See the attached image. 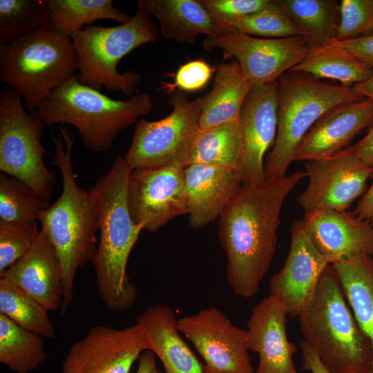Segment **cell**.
<instances>
[{"label": "cell", "mask_w": 373, "mask_h": 373, "mask_svg": "<svg viewBox=\"0 0 373 373\" xmlns=\"http://www.w3.org/2000/svg\"><path fill=\"white\" fill-rule=\"evenodd\" d=\"M306 177L304 171L242 185L218 220V239L227 257V279L234 294L254 296L277 247V232L287 195Z\"/></svg>", "instance_id": "6da1fadb"}, {"label": "cell", "mask_w": 373, "mask_h": 373, "mask_svg": "<svg viewBox=\"0 0 373 373\" xmlns=\"http://www.w3.org/2000/svg\"><path fill=\"white\" fill-rule=\"evenodd\" d=\"M138 9L153 15L166 39L193 44L202 34H222L200 0H138Z\"/></svg>", "instance_id": "cb8c5ba5"}, {"label": "cell", "mask_w": 373, "mask_h": 373, "mask_svg": "<svg viewBox=\"0 0 373 373\" xmlns=\"http://www.w3.org/2000/svg\"><path fill=\"white\" fill-rule=\"evenodd\" d=\"M186 163L133 170L127 186V203L132 220L144 230L155 232L170 220L188 213L184 183Z\"/></svg>", "instance_id": "4fadbf2b"}, {"label": "cell", "mask_w": 373, "mask_h": 373, "mask_svg": "<svg viewBox=\"0 0 373 373\" xmlns=\"http://www.w3.org/2000/svg\"><path fill=\"white\" fill-rule=\"evenodd\" d=\"M48 310L4 278L0 279V313L42 338H53Z\"/></svg>", "instance_id": "1f68e13d"}, {"label": "cell", "mask_w": 373, "mask_h": 373, "mask_svg": "<svg viewBox=\"0 0 373 373\" xmlns=\"http://www.w3.org/2000/svg\"><path fill=\"white\" fill-rule=\"evenodd\" d=\"M336 41L373 35V0H342Z\"/></svg>", "instance_id": "8d00e7d4"}, {"label": "cell", "mask_w": 373, "mask_h": 373, "mask_svg": "<svg viewBox=\"0 0 373 373\" xmlns=\"http://www.w3.org/2000/svg\"><path fill=\"white\" fill-rule=\"evenodd\" d=\"M222 34L242 17L264 7L269 0H200Z\"/></svg>", "instance_id": "74e56055"}, {"label": "cell", "mask_w": 373, "mask_h": 373, "mask_svg": "<svg viewBox=\"0 0 373 373\" xmlns=\"http://www.w3.org/2000/svg\"><path fill=\"white\" fill-rule=\"evenodd\" d=\"M331 265L357 323L373 346V257L360 256Z\"/></svg>", "instance_id": "83f0119b"}, {"label": "cell", "mask_w": 373, "mask_h": 373, "mask_svg": "<svg viewBox=\"0 0 373 373\" xmlns=\"http://www.w3.org/2000/svg\"><path fill=\"white\" fill-rule=\"evenodd\" d=\"M160 32L151 15L141 9L125 23L108 28L92 25L74 32L70 37L78 57V82L131 97L141 75L131 70L119 73L117 64L137 47L155 42Z\"/></svg>", "instance_id": "ba28073f"}, {"label": "cell", "mask_w": 373, "mask_h": 373, "mask_svg": "<svg viewBox=\"0 0 373 373\" xmlns=\"http://www.w3.org/2000/svg\"><path fill=\"white\" fill-rule=\"evenodd\" d=\"M277 135L265 166L266 180L287 175L303 138L328 110L364 97L353 87L326 83L310 75L289 70L278 80Z\"/></svg>", "instance_id": "52a82bcc"}, {"label": "cell", "mask_w": 373, "mask_h": 373, "mask_svg": "<svg viewBox=\"0 0 373 373\" xmlns=\"http://www.w3.org/2000/svg\"><path fill=\"white\" fill-rule=\"evenodd\" d=\"M290 16L309 48L336 40L340 23L336 0H278Z\"/></svg>", "instance_id": "4316f807"}, {"label": "cell", "mask_w": 373, "mask_h": 373, "mask_svg": "<svg viewBox=\"0 0 373 373\" xmlns=\"http://www.w3.org/2000/svg\"><path fill=\"white\" fill-rule=\"evenodd\" d=\"M133 169L118 156L109 170L90 189L98 208L100 231L93 262L101 300L113 312L129 309L137 289L126 273L127 262L143 227L132 220L127 203V186Z\"/></svg>", "instance_id": "3957f363"}, {"label": "cell", "mask_w": 373, "mask_h": 373, "mask_svg": "<svg viewBox=\"0 0 373 373\" xmlns=\"http://www.w3.org/2000/svg\"><path fill=\"white\" fill-rule=\"evenodd\" d=\"M148 345L162 363L165 373H204L202 365L178 327V319L168 305H151L136 317Z\"/></svg>", "instance_id": "603a6c76"}, {"label": "cell", "mask_w": 373, "mask_h": 373, "mask_svg": "<svg viewBox=\"0 0 373 373\" xmlns=\"http://www.w3.org/2000/svg\"><path fill=\"white\" fill-rule=\"evenodd\" d=\"M44 125L36 111H27L16 91L8 86L1 91L0 171L50 202L56 176L44 162L48 153L41 142Z\"/></svg>", "instance_id": "9c48e42d"}, {"label": "cell", "mask_w": 373, "mask_h": 373, "mask_svg": "<svg viewBox=\"0 0 373 373\" xmlns=\"http://www.w3.org/2000/svg\"><path fill=\"white\" fill-rule=\"evenodd\" d=\"M372 125L373 99L335 106L309 130L295 151L294 161H307L338 153L364 128Z\"/></svg>", "instance_id": "44dd1931"}, {"label": "cell", "mask_w": 373, "mask_h": 373, "mask_svg": "<svg viewBox=\"0 0 373 373\" xmlns=\"http://www.w3.org/2000/svg\"><path fill=\"white\" fill-rule=\"evenodd\" d=\"M353 146L361 160L373 168V125L366 135Z\"/></svg>", "instance_id": "b9f144b4"}, {"label": "cell", "mask_w": 373, "mask_h": 373, "mask_svg": "<svg viewBox=\"0 0 373 373\" xmlns=\"http://www.w3.org/2000/svg\"><path fill=\"white\" fill-rule=\"evenodd\" d=\"M309 182L296 199L305 213L321 209L347 210L366 191L373 168L365 164L353 146L332 155L305 161Z\"/></svg>", "instance_id": "8fae6325"}, {"label": "cell", "mask_w": 373, "mask_h": 373, "mask_svg": "<svg viewBox=\"0 0 373 373\" xmlns=\"http://www.w3.org/2000/svg\"><path fill=\"white\" fill-rule=\"evenodd\" d=\"M300 348L303 357L301 370L309 371L311 373H331L308 342L305 340L302 341Z\"/></svg>", "instance_id": "60d3db41"}, {"label": "cell", "mask_w": 373, "mask_h": 373, "mask_svg": "<svg viewBox=\"0 0 373 373\" xmlns=\"http://www.w3.org/2000/svg\"><path fill=\"white\" fill-rule=\"evenodd\" d=\"M50 11V25L58 32L71 36L99 19H111L120 23L132 17L113 5L112 0H46Z\"/></svg>", "instance_id": "f546056e"}, {"label": "cell", "mask_w": 373, "mask_h": 373, "mask_svg": "<svg viewBox=\"0 0 373 373\" xmlns=\"http://www.w3.org/2000/svg\"><path fill=\"white\" fill-rule=\"evenodd\" d=\"M204 48L223 50L234 57L252 85L276 82L299 64L309 47L302 35L285 38H260L240 32L206 35Z\"/></svg>", "instance_id": "7c38bea8"}, {"label": "cell", "mask_w": 373, "mask_h": 373, "mask_svg": "<svg viewBox=\"0 0 373 373\" xmlns=\"http://www.w3.org/2000/svg\"><path fill=\"white\" fill-rule=\"evenodd\" d=\"M303 222L314 247L329 265L373 257V224L354 213L317 210L305 213Z\"/></svg>", "instance_id": "ac0fdd59"}, {"label": "cell", "mask_w": 373, "mask_h": 373, "mask_svg": "<svg viewBox=\"0 0 373 373\" xmlns=\"http://www.w3.org/2000/svg\"><path fill=\"white\" fill-rule=\"evenodd\" d=\"M148 345L141 327L95 325L68 351L61 373H129Z\"/></svg>", "instance_id": "2e32d148"}, {"label": "cell", "mask_w": 373, "mask_h": 373, "mask_svg": "<svg viewBox=\"0 0 373 373\" xmlns=\"http://www.w3.org/2000/svg\"><path fill=\"white\" fill-rule=\"evenodd\" d=\"M49 206L26 183L1 173L0 220L37 227L39 213Z\"/></svg>", "instance_id": "836d02e7"}, {"label": "cell", "mask_w": 373, "mask_h": 373, "mask_svg": "<svg viewBox=\"0 0 373 373\" xmlns=\"http://www.w3.org/2000/svg\"><path fill=\"white\" fill-rule=\"evenodd\" d=\"M153 108L148 93L137 94L127 101L113 99L81 84L75 75L52 91L35 111L48 126H74L86 148L102 152L111 147L119 132Z\"/></svg>", "instance_id": "5b68a950"}, {"label": "cell", "mask_w": 373, "mask_h": 373, "mask_svg": "<svg viewBox=\"0 0 373 373\" xmlns=\"http://www.w3.org/2000/svg\"><path fill=\"white\" fill-rule=\"evenodd\" d=\"M236 60L217 68L211 90L198 98L200 131L240 119L244 102L252 87Z\"/></svg>", "instance_id": "d4e9b609"}, {"label": "cell", "mask_w": 373, "mask_h": 373, "mask_svg": "<svg viewBox=\"0 0 373 373\" xmlns=\"http://www.w3.org/2000/svg\"><path fill=\"white\" fill-rule=\"evenodd\" d=\"M230 32H240L267 38H285L301 35L293 20L278 0H269L260 10L238 20L230 27L229 33Z\"/></svg>", "instance_id": "e575fe53"}, {"label": "cell", "mask_w": 373, "mask_h": 373, "mask_svg": "<svg viewBox=\"0 0 373 373\" xmlns=\"http://www.w3.org/2000/svg\"><path fill=\"white\" fill-rule=\"evenodd\" d=\"M39 231L36 227L0 220V275L29 251Z\"/></svg>", "instance_id": "d590c367"}, {"label": "cell", "mask_w": 373, "mask_h": 373, "mask_svg": "<svg viewBox=\"0 0 373 373\" xmlns=\"http://www.w3.org/2000/svg\"><path fill=\"white\" fill-rule=\"evenodd\" d=\"M178 327L204 359V373H254L246 329L211 307L178 319Z\"/></svg>", "instance_id": "5bb4252c"}, {"label": "cell", "mask_w": 373, "mask_h": 373, "mask_svg": "<svg viewBox=\"0 0 373 373\" xmlns=\"http://www.w3.org/2000/svg\"><path fill=\"white\" fill-rule=\"evenodd\" d=\"M241 145L240 119L200 131L188 165L202 164L234 170L239 159Z\"/></svg>", "instance_id": "4dcf8cb0"}, {"label": "cell", "mask_w": 373, "mask_h": 373, "mask_svg": "<svg viewBox=\"0 0 373 373\" xmlns=\"http://www.w3.org/2000/svg\"><path fill=\"white\" fill-rule=\"evenodd\" d=\"M48 24L46 0H0V43L12 42Z\"/></svg>", "instance_id": "d6a6232c"}, {"label": "cell", "mask_w": 373, "mask_h": 373, "mask_svg": "<svg viewBox=\"0 0 373 373\" xmlns=\"http://www.w3.org/2000/svg\"><path fill=\"white\" fill-rule=\"evenodd\" d=\"M353 88L363 97L373 99V75L366 82L356 84Z\"/></svg>", "instance_id": "f6af8a7d"}, {"label": "cell", "mask_w": 373, "mask_h": 373, "mask_svg": "<svg viewBox=\"0 0 373 373\" xmlns=\"http://www.w3.org/2000/svg\"><path fill=\"white\" fill-rule=\"evenodd\" d=\"M0 313V363L15 373H30L46 358L43 340Z\"/></svg>", "instance_id": "f1b7e54d"}, {"label": "cell", "mask_w": 373, "mask_h": 373, "mask_svg": "<svg viewBox=\"0 0 373 373\" xmlns=\"http://www.w3.org/2000/svg\"><path fill=\"white\" fill-rule=\"evenodd\" d=\"M212 69L202 60L189 61L178 69L173 86L183 91H195L204 87L209 80Z\"/></svg>", "instance_id": "f35d334b"}, {"label": "cell", "mask_w": 373, "mask_h": 373, "mask_svg": "<svg viewBox=\"0 0 373 373\" xmlns=\"http://www.w3.org/2000/svg\"><path fill=\"white\" fill-rule=\"evenodd\" d=\"M298 317L304 340L331 373H372V341L357 323L331 265Z\"/></svg>", "instance_id": "277c9868"}, {"label": "cell", "mask_w": 373, "mask_h": 373, "mask_svg": "<svg viewBox=\"0 0 373 373\" xmlns=\"http://www.w3.org/2000/svg\"><path fill=\"white\" fill-rule=\"evenodd\" d=\"M287 316L283 304L271 295L253 308L246 330L249 350L258 354L256 373H298L293 361L297 347L287 338Z\"/></svg>", "instance_id": "d6986e66"}, {"label": "cell", "mask_w": 373, "mask_h": 373, "mask_svg": "<svg viewBox=\"0 0 373 373\" xmlns=\"http://www.w3.org/2000/svg\"><path fill=\"white\" fill-rule=\"evenodd\" d=\"M138 360L135 373H162L157 367L155 354L151 350L144 351Z\"/></svg>", "instance_id": "ee69618b"}, {"label": "cell", "mask_w": 373, "mask_h": 373, "mask_svg": "<svg viewBox=\"0 0 373 373\" xmlns=\"http://www.w3.org/2000/svg\"><path fill=\"white\" fill-rule=\"evenodd\" d=\"M172 111L157 121L140 119L130 147L124 157L133 170L157 168L175 161L188 165L200 131L198 100H190L184 91L168 99Z\"/></svg>", "instance_id": "30bf717a"}, {"label": "cell", "mask_w": 373, "mask_h": 373, "mask_svg": "<svg viewBox=\"0 0 373 373\" xmlns=\"http://www.w3.org/2000/svg\"><path fill=\"white\" fill-rule=\"evenodd\" d=\"M329 265L312 244L303 220H295L285 262L269 280V295L283 304L287 315L298 316L312 300L321 276Z\"/></svg>", "instance_id": "e0dca14e"}, {"label": "cell", "mask_w": 373, "mask_h": 373, "mask_svg": "<svg viewBox=\"0 0 373 373\" xmlns=\"http://www.w3.org/2000/svg\"><path fill=\"white\" fill-rule=\"evenodd\" d=\"M44 305L61 309L64 298L62 267L56 249L42 229L29 251L1 275Z\"/></svg>", "instance_id": "ffe728a7"}, {"label": "cell", "mask_w": 373, "mask_h": 373, "mask_svg": "<svg viewBox=\"0 0 373 373\" xmlns=\"http://www.w3.org/2000/svg\"><path fill=\"white\" fill-rule=\"evenodd\" d=\"M189 222L198 229L219 218L241 187L233 169L192 164L184 169Z\"/></svg>", "instance_id": "7402d4cb"}, {"label": "cell", "mask_w": 373, "mask_h": 373, "mask_svg": "<svg viewBox=\"0 0 373 373\" xmlns=\"http://www.w3.org/2000/svg\"><path fill=\"white\" fill-rule=\"evenodd\" d=\"M60 133L52 132L55 156L52 164L61 172L62 191L57 200L38 216V222L54 245L60 260L64 278V314L73 300L77 271L93 262L97 251L98 208L90 190L81 188L72 162L74 137L67 126Z\"/></svg>", "instance_id": "7a4b0ae2"}, {"label": "cell", "mask_w": 373, "mask_h": 373, "mask_svg": "<svg viewBox=\"0 0 373 373\" xmlns=\"http://www.w3.org/2000/svg\"><path fill=\"white\" fill-rule=\"evenodd\" d=\"M354 213L362 220L373 224V181L359 200Z\"/></svg>", "instance_id": "7bdbcfd3"}, {"label": "cell", "mask_w": 373, "mask_h": 373, "mask_svg": "<svg viewBox=\"0 0 373 373\" xmlns=\"http://www.w3.org/2000/svg\"><path fill=\"white\" fill-rule=\"evenodd\" d=\"M278 112V81L253 85L240 115L242 145L234 171L242 185L258 184L266 180L263 158L276 140Z\"/></svg>", "instance_id": "9a60e30c"}, {"label": "cell", "mask_w": 373, "mask_h": 373, "mask_svg": "<svg viewBox=\"0 0 373 373\" xmlns=\"http://www.w3.org/2000/svg\"><path fill=\"white\" fill-rule=\"evenodd\" d=\"M289 70L317 79H334L347 87L363 83L373 75V67L356 57L336 41L309 48L305 58Z\"/></svg>", "instance_id": "484cf974"}, {"label": "cell", "mask_w": 373, "mask_h": 373, "mask_svg": "<svg viewBox=\"0 0 373 373\" xmlns=\"http://www.w3.org/2000/svg\"><path fill=\"white\" fill-rule=\"evenodd\" d=\"M77 64L71 37L50 24L12 42L0 43V80L21 97L30 113L76 75Z\"/></svg>", "instance_id": "8992f818"}, {"label": "cell", "mask_w": 373, "mask_h": 373, "mask_svg": "<svg viewBox=\"0 0 373 373\" xmlns=\"http://www.w3.org/2000/svg\"><path fill=\"white\" fill-rule=\"evenodd\" d=\"M336 41L356 57L373 67V35Z\"/></svg>", "instance_id": "ab89813d"}]
</instances>
